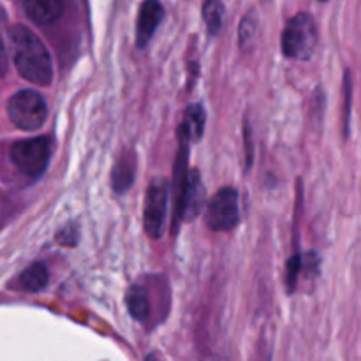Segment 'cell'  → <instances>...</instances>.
Masks as SVG:
<instances>
[{"label": "cell", "mask_w": 361, "mask_h": 361, "mask_svg": "<svg viewBox=\"0 0 361 361\" xmlns=\"http://www.w3.org/2000/svg\"><path fill=\"white\" fill-rule=\"evenodd\" d=\"M303 270V256H293L288 263V288L289 293L295 291L296 282H298L300 271Z\"/></svg>", "instance_id": "5bb4252c"}, {"label": "cell", "mask_w": 361, "mask_h": 361, "mask_svg": "<svg viewBox=\"0 0 361 361\" xmlns=\"http://www.w3.org/2000/svg\"><path fill=\"white\" fill-rule=\"evenodd\" d=\"M203 18L210 35L219 34L224 21V6L221 0H207L203 7Z\"/></svg>", "instance_id": "8fae6325"}, {"label": "cell", "mask_w": 361, "mask_h": 361, "mask_svg": "<svg viewBox=\"0 0 361 361\" xmlns=\"http://www.w3.org/2000/svg\"><path fill=\"white\" fill-rule=\"evenodd\" d=\"M27 16L37 25H51L62 16L63 0H23Z\"/></svg>", "instance_id": "ba28073f"}, {"label": "cell", "mask_w": 361, "mask_h": 361, "mask_svg": "<svg viewBox=\"0 0 361 361\" xmlns=\"http://www.w3.org/2000/svg\"><path fill=\"white\" fill-rule=\"evenodd\" d=\"M238 192L233 187L219 190L207 207V224L214 231H231L238 226Z\"/></svg>", "instance_id": "5b68a950"}, {"label": "cell", "mask_w": 361, "mask_h": 361, "mask_svg": "<svg viewBox=\"0 0 361 361\" xmlns=\"http://www.w3.org/2000/svg\"><path fill=\"white\" fill-rule=\"evenodd\" d=\"M59 242L63 245H76L78 242V228L74 222L67 224L62 231L59 233Z\"/></svg>", "instance_id": "2e32d148"}, {"label": "cell", "mask_w": 361, "mask_h": 361, "mask_svg": "<svg viewBox=\"0 0 361 361\" xmlns=\"http://www.w3.org/2000/svg\"><path fill=\"white\" fill-rule=\"evenodd\" d=\"M7 115L11 122L21 130H37L48 116L44 97L35 90H20L7 102Z\"/></svg>", "instance_id": "277c9868"}, {"label": "cell", "mask_w": 361, "mask_h": 361, "mask_svg": "<svg viewBox=\"0 0 361 361\" xmlns=\"http://www.w3.org/2000/svg\"><path fill=\"white\" fill-rule=\"evenodd\" d=\"M48 268L42 263H34L21 274L20 282L28 293H39L48 286Z\"/></svg>", "instance_id": "30bf717a"}, {"label": "cell", "mask_w": 361, "mask_h": 361, "mask_svg": "<svg viewBox=\"0 0 361 361\" xmlns=\"http://www.w3.org/2000/svg\"><path fill=\"white\" fill-rule=\"evenodd\" d=\"M7 71V53H6V46H4L2 39H0V78L6 74Z\"/></svg>", "instance_id": "e0dca14e"}, {"label": "cell", "mask_w": 361, "mask_h": 361, "mask_svg": "<svg viewBox=\"0 0 361 361\" xmlns=\"http://www.w3.org/2000/svg\"><path fill=\"white\" fill-rule=\"evenodd\" d=\"M168 210V185L162 180H155L148 187L145 200V231L152 238H159L164 231V219Z\"/></svg>", "instance_id": "8992f818"}, {"label": "cell", "mask_w": 361, "mask_h": 361, "mask_svg": "<svg viewBox=\"0 0 361 361\" xmlns=\"http://www.w3.org/2000/svg\"><path fill=\"white\" fill-rule=\"evenodd\" d=\"M164 18V7L159 0H145L137 16L136 42L137 48H145L150 42L152 35L155 34L157 27Z\"/></svg>", "instance_id": "52a82bcc"}, {"label": "cell", "mask_w": 361, "mask_h": 361, "mask_svg": "<svg viewBox=\"0 0 361 361\" xmlns=\"http://www.w3.org/2000/svg\"><path fill=\"white\" fill-rule=\"evenodd\" d=\"M51 137L39 136L21 140L11 148V161L23 175L39 178L46 171L51 159Z\"/></svg>", "instance_id": "3957f363"}, {"label": "cell", "mask_w": 361, "mask_h": 361, "mask_svg": "<svg viewBox=\"0 0 361 361\" xmlns=\"http://www.w3.org/2000/svg\"><path fill=\"white\" fill-rule=\"evenodd\" d=\"M319 2H328V0H319Z\"/></svg>", "instance_id": "ac0fdd59"}, {"label": "cell", "mask_w": 361, "mask_h": 361, "mask_svg": "<svg viewBox=\"0 0 361 361\" xmlns=\"http://www.w3.org/2000/svg\"><path fill=\"white\" fill-rule=\"evenodd\" d=\"M133 176H134V166L133 162H120V166L116 168L115 175H113V185L118 192L126 190L127 187L133 183Z\"/></svg>", "instance_id": "4fadbf2b"}, {"label": "cell", "mask_w": 361, "mask_h": 361, "mask_svg": "<svg viewBox=\"0 0 361 361\" xmlns=\"http://www.w3.org/2000/svg\"><path fill=\"white\" fill-rule=\"evenodd\" d=\"M14 49V66L27 81L35 85L51 83L53 62L41 39L23 25H14L9 30Z\"/></svg>", "instance_id": "6da1fadb"}, {"label": "cell", "mask_w": 361, "mask_h": 361, "mask_svg": "<svg viewBox=\"0 0 361 361\" xmlns=\"http://www.w3.org/2000/svg\"><path fill=\"white\" fill-rule=\"evenodd\" d=\"M127 309L129 314L137 321H145L148 317V296L147 291L140 286L130 289L129 296H127Z\"/></svg>", "instance_id": "7c38bea8"}, {"label": "cell", "mask_w": 361, "mask_h": 361, "mask_svg": "<svg viewBox=\"0 0 361 361\" xmlns=\"http://www.w3.org/2000/svg\"><path fill=\"white\" fill-rule=\"evenodd\" d=\"M204 116L203 108L200 104L189 106V109L185 111V118H183L182 127H180L178 133H182L183 136H187L189 141H197L201 136H203L204 130Z\"/></svg>", "instance_id": "9c48e42d"}, {"label": "cell", "mask_w": 361, "mask_h": 361, "mask_svg": "<svg viewBox=\"0 0 361 361\" xmlns=\"http://www.w3.org/2000/svg\"><path fill=\"white\" fill-rule=\"evenodd\" d=\"M254 30H256V20H254L252 14H249V16L243 18L242 25H240V44L245 46V42L252 39Z\"/></svg>", "instance_id": "9a60e30c"}, {"label": "cell", "mask_w": 361, "mask_h": 361, "mask_svg": "<svg viewBox=\"0 0 361 361\" xmlns=\"http://www.w3.org/2000/svg\"><path fill=\"white\" fill-rule=\"evenodd\" d=\"M317 41H319V35H317L312 16L300 13L289 20L282 34V51L289 59L309 60L316 51Z\"/></svg>", "instance_id": "7a4b0ae2"}]
</instances>
